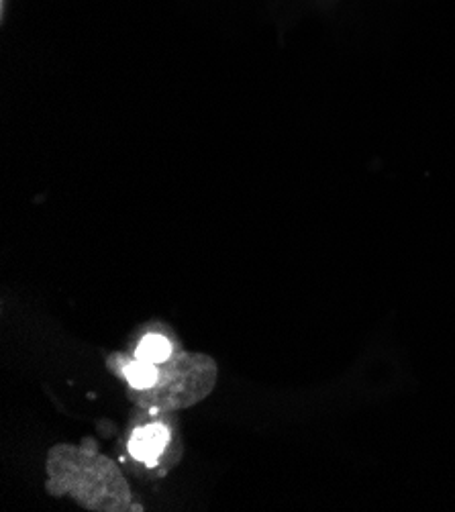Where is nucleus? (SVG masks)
<instances>
[{
    "instance_id": "obj_1",
    "label": "nucleus",
    "mask_w": 455,
    "mask_h": 512,
    "mask_svg": "<svg viewBox=\"0 0 455 512\" xmlns=\"http://www.w3.org/2000/svg\"><path fill=\"white\" fill-rule=\"evenodd\" d=\"M49 470L54 482L49 490L54 494L72 492L90 510H127L129 488L119 470L103 455H84L74 447H56L49 453Z\"/></svg>"
},
{
    "instance_id": "obj_2",
    "label": "nucleus",
    "mask_w": 455,
    "mask_h": 512,
    "mask_svg": "<svg viewBox=\"0 0 455 512\" xmlns=\"http://www.w3.org/2000/svg\"><path fill=\"white\" fill-rule=\"evenodd\" d=\"M158 384L149 390H133V400L149 408H184L205 398L217 378V366L207 355H172L158 364Z\"/></svg>"
},
{
    "instance_id": "obj_3",
    "label": "nucleus",
    "mask_w": 455,
    "mask_h": 512,
    "mask_svg": "<svg viewBox=\"0 0 455 512\" xmlns=\"http://www.w3.org/2000/svg\"><path fill=\"white\" fill-rule=\"evenodd\" d=\"M170 443L168 427L156 423L137 429L129 439V453L145 466H156L160 455Z\"/></svg>"
},
{
    "instance_id": "obj_4",
    "label": "nucleus",
    "mask_w": 455,
    "mask_h": 512,
    "mask_svg": "<svg viewBox=\"0 0 455 512\" xmlns=\"http://www.w3.org/2000/svg\"><path fill=\"white\" fill-rule=\"evenodd\" d=\"M121 374L133 390H149V388H154L158 384L160 366L145 362V360H139V357H137L135 362L125 364Z\"/></svg>"
},
{
    "instance_id": "obj_5",
    "label": "nucleus",
    "mask_w": 455,
    "mask_h": 512,
    "mask_svg": "<svg viewBox=\"0 0 455 512\" xmlns=\"http://www.w3.org/2000/svg\"><path fill=\"white\" fill-rule=\"evenodd\" d=\"M137 357L139 360H145L151 364H164L172 357V345L166 337L151 333L141 339V343L137 347Z\"/></svg>"
}]
</instances>
